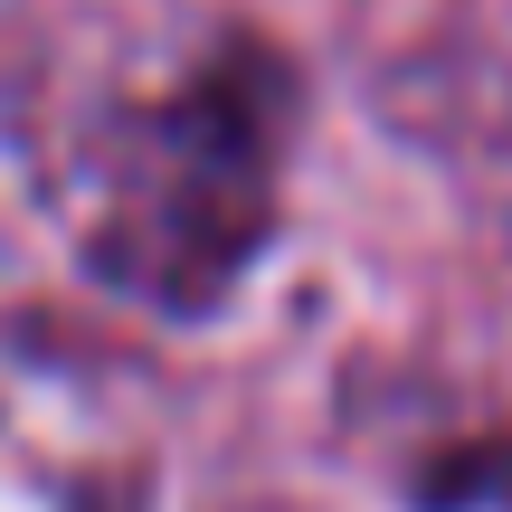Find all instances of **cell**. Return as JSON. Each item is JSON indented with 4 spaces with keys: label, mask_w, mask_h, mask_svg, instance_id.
Returning <instances> with one entry per match:
<instances>
[{
    "label": "cell",
    "mask_w": 512,
    "mask_h": 512,
    "mask_svg": "<svg viewBox=\"0 0 512 512\" xmlns=\"http://www.w3.org/2000/svg\"><path fill=\"white\" fill-rule=\"evenodd\" d=\"M275 76L256 48H228L171 105L124 133V181L105 219V266L133 275L152 304H209L275 209Z\"/></svg>",
    "instance_id": "cell-1"
}]
</instances>
